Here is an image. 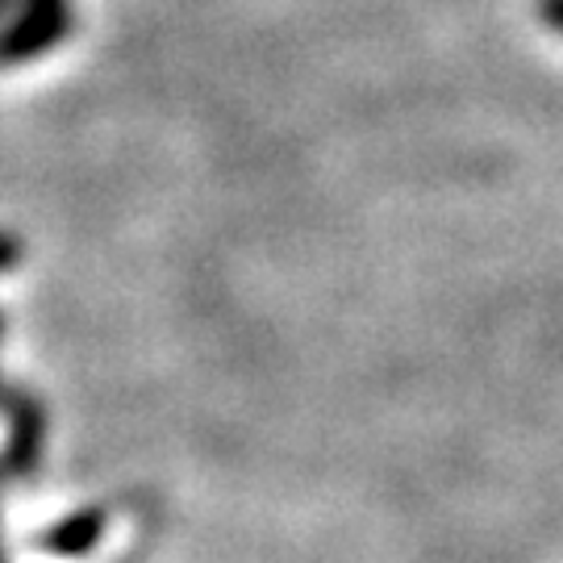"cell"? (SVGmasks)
Returning <instances> with one entry per match:
<instances>
[{
	"label": "cell",
	"mask_w": 563,
	"mask_h": 563,
	"mask_svg": "<svg viewBox=\"0 0 563 563\" xmlns=\"http://www.w3.org/2000/svg\"><path fill=\"white\" fill-rule=\"evenodd\" d=\"M539 18H543L555 34H563V0H539Z\"/></svg>",
	"instance_id": "5b68a950"
},
{
	"label": "cell",
	"mask_w": 563,
	"mask_h": 563,
	"mask_svg": "<svg viewBox=\"0 0 563 563\" xmlns=\"http://www.w3.org/2000/svg\"><path fill=\"white\" fill-rule=\"evenodd\" d=\"M0 409L9 418V443H4V460L0 467L9 476H30L42 460V446H46V405L30 393V388H4Z\"/></svg>",
	"instance_id": "7a4b0ae2"
},
{
	"label": "cell",
	"mask_w": 563,
	"mask_h": 563,
	"mask_svg": "<svg viewBox=\"0 0 563 563\" xmlns=\"http://www.w3.org/2000/svg\"><path fill=\"white\" fill-rule=\"evenodd\" d=\"M76 25L71 0H21L18 18L0 30V71L55 51Z\"/></svg>",
	"instance_id": "6da1fadb"
},
{
	"label": "cell",
	"mask_w": 563,
	"mask_h": 563,
	"mask_svg": "<svg viewBox=\"0 0 563 563\" xmlns=\"http://www.w3.org/2000/svg\"><path fill=\"white\" fill-rule=\"evenodd\" d=\"M104 530H109V509L88 505V509H76V514H67V518L46 526L34 539V547L59 555V560H80V555H88L92 547L101 543Z\"/></svg>",
	"instance_id": "3957f363"
},
{
	"label": "cell",
	"mask_w": 563,
	"mask_h": 563,
	"mask_svg": "<svg viewBox=\"0 0 563 563\" xmlns=\"http://www.w3.org/2000/svg\"><path fill=\"white\" fill-rule=\"evenodd\" d=\"M0 339H4V318H0Z\"/></svg>",
	"instance_id": "52a82bcc"
},
{
	"label": "cell",
	"mask_w": 563,
	"mask_h": 563,
	"mask_svg": "<svg viewBox=\"0 0 563 563\" xmlns=\"http://www.w3.org/2000/svg\"><path fill=\"white\" fill-rule=\"evenodd\" d=\"M0 563H4V551H0Z\"/></svg>",
	"instance_id": "ba28073f"
},
{
	"label": "cell",
	"mask_w": 563,
	"mask_h": 563,
	"mask_svg": "<svg viewBox=\"0 0 563 563\" xmlns=\"http://www.w3.org/2000/svg\"><path fill=\"white\" fill-rule=\"evenodd\" d=\"M9 9H21V0H0V18H4Z\"/></svg>",
	"instance_id": "8992f818"
},
{
	"label": "cell",
	"mask_w": 563,
	"mask_h": 563,
	"mask_svg": "<svg viewBox=\"0 0 563 563\" xmlns=\"http://www.w3.org/2000/svg\"><path fill=\"white\" fill-rule=\"evenodd\" d=\"M21 255H25V242H21L18 234H4V230H0V276L13 272L21 263Z\"/></svg>",
	"instance_id": "277c9868"
}]
</instances>
